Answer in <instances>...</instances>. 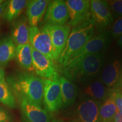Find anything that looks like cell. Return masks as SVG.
Instances as JSON below:
<instances>
[{
  "instance_id": "23",
  "label": "cell",
  "mask_w": 122,
  "mask_h": 122,
  "mask_svg": "<svg viewBox=\"0 0 122 122\" xmlns=\"http://www.w3.org/2000/svg\"><path fill=\"white\" fill-rule=\"evenodd\" d=\"M0 102L11 109L16 107L15 96L6 81L0 82Z\"/></svg>"
},
{
  "instance_id": "32",
  "label": "cell",
  "mask_w": 122,
  "mask_h": 122,
  "mask_svg": "<svg viewBox=\"0 0 122 122\" xmlns=\"http://www.w3.org/2000/svg\"><path fill=\"white\" fill-rule=\"evenodd\" d=\"M117 44H118V45L120 48L122 49V35L119 38L118 42H117Z\"/></svg>"
},
{
  "instance_id": "15",
  "label": "cell",
  "mask_w": 122,
  "mask_h": 122,
  "mask_svg": "<svg viewBox=\"0 0 122 122\" xmlns=\"http://www.w3.org/2000/svg\"><path fill=\"white\" fill-rule=\"evenodd\" d=\"M120 61L118 59L110 61L103 68L101 81L109 89H115L120 77Z\"/></svg>"
},
{
  "instance_id": "30",
  "label": "cell",
  "mask_w": 122,
  "mask_h": 122,
  "mask_svg": "<svg viewBox=\"0 0 122 122\" xmlns=\"http://www.w3.org/2000/svg\"><path fill=\"white\" fill-rule=\"evenodd\" d=\"M8 1H4L2 4H0V15L4 13L5 9L6 7Z\"/></svg>"
},
{
  "instance_id": "19",
  "label": "cell",
  "mask_w": 122,
  "mask_h": 122,
  "mask_svg": "<svg viewBox=\"0 0 122 122\" xmlns=\"http://www.w3.org/2000/svg\"><path fill=\"white\" fill-rule=\"evenodd\" d=\"M115 97V89H112L107 98L100 107L99 117L101 122H112L114 115L118 111Z\"/></svg>"
},
{
  "instance_id": "4",
  "label": "cell",
  "mask_w": 122,
  "mask_h": 122,
  "mask_svg": "<svg viewBox=\"0 0 122 122\" xmlns=\"http://www.w3.org/2000/svg\"><path fill=\"white\" fill-rule=\"evenodd\" d=\"M111 42V32L104 30L92 37L84 45L70 58L63 67L72 65L82 58L90 55L105 51Z\"/></svg>"
},
{
  "instance_id": "1",
  "label": "cell",
  "mask_w": 122,
  "mask_h": 122,
  "mask_svg": "<svg viewBox=\"0 0 122 122\" xmlns=\"http://www.w3.org/2000/svg\"><path fill=\"white\" fill-rule=\"evenodd\" d=\"M7 83L20 100L41 107L43 101L44 80L33 74L23 72L7 77Z\"/></svg>"
},
{
  "instance_id": "7",
  "label": "cell",
  "mask_w": 122,
  "mask_h": 122,
  "mask_svg": "<svg viewBox=\"0 0 122 122\" xmlns=\"http://www.w3.org/2000/svg\"><path fill=\"white\" fill-rule=\"evenodd\" d=\"M44 103L47 111L55 112L62 107V96L59 81L44 79Z\"/></svg>"
},
{
  "instance_id": "8",
  "label": "cell",
  "mask_w": 122,
  "mask_h": 122,
  "mask_svg": "<svg viewBox=\"0 0 122 122\" xmlns=\"http://www.w3.org/2000/svg\"><path fill=\"white\" fill-rule=\"evenodd\" d=\"M89 2L91 14L96 26L100 30L104 31V29L111 25L114 20L107 2L102 0H92Z\"/></svg>"
},
{
  "instance_id": "3",
  "label": "cell",
  "mask_w": 122,
  "mask_h": 122,
  "mask_svg": "<svg viewBox=\"0 0 122 122\" xmlns=\"http://www.w3.org/2000/svg\"><path fill=\"white\" fill-rule=\"evenodd\" d=\"M95 27V22L91 15L80 24L73 27L57 61L62 67L70 58L93 37Z\"/></svg>"
},
{
  "instance_id": "26",
  "label": "cell",
  "mask_w": 122,
  "mask_h": 122,
  "mask_svg": "<svg viewBox=\"0 0 122 122\" xmlns=\"http://www.w3.org/2000/svg\"><path fill=\"white\" fill-rule=\"evenodd\" d=\"M115 102L118 111L122 112V93L119 89H115Z\"/></svg>"
},
{
  "instance_id": "14",
  "label": "cell",
  "mask_w": 122,
  "mask_h": 122,
  "mask_svg": "<svg viewBox=\"0 0 122 122\" xmlns=\"http://www.w3.org/2000/svg\"><path fill=\"white\" fill-rule=\"evenodd\" d=\"M49 1L32 0L27 3V15L30 27H37L45 14Z\"/></svg>"
},
{
  "instance_id": "27",
  "label": "cell",
  "mask_w": 122,
  "mask_h": 122,
  "mask_svg": "<svg viewBox=\"0 0 122 122\" xmlns=\"http://www.w3.org/2000/svg\"><path fill=\"white\" fill-rule=\"evenodd\" d=\"M11 117L8 112L2 107H0V122H11Z\"/></svg>"
},
{
  "instance_id": "34",
  "label": "cell",
  "mask_w": 122,
  "mask_h": 122,
  "mask_svg": "<svg viewBox=\"0 0 122 122\" xmlns=\"http://www.w3.org/2000/svg\"><path fill=\"white\" fill-rule=\"evenodd\" d=\"M4 2V1H2V0H0V4H2V3H3Z\"/></svg>"
},
{
  "instance_id": "2",
  "label": "cell",
  "mask_w": 122,
  "mask_h": 122,
  "mask_svg": "<svg viewBox=\"0 0 122 122\" xmlns=\"http://www.w3.org/2000/svg\"><path fill=\"white\" fill-rule=\"evenodd\" d=\"M106 51L92 54L82 58L72 65L63 67V73L71 80L86 82L100 74L105 62Z\"/></svg>"
},
{
  "instance_id": "21",
  "label": "cell",
  "mask_w": 122,
  "mask_h": 122,
  "mask_svg": "<svg viewBox=\"0 0 122 122\" xmlns=\"http://www.w3.org/2000/svg\"><path fill=\"white\" fill-rule=\"evenodd\" d=\"M16 45L11 37H6L0 42V66H5L15 58Z\"/></svg>"
},
{
  "instance_id": "6",
  "label": "cell",
  "mask_w": 122,
  "mask_h": 122,
  "mask_svg": "<svg viewBox=\"0 0 122 122\" xmlns=\"http://www.w3.org/2000/svg\"><path fill=\"white\" fill-rule=\"evenodd\" d=\"M33 68L38 76L48 80L59 81L61 77L54 61L31 47Z\"/></svg>"
},
{
  "instance_id": "28",
  "label": "cell",
  "mask_w": 122,
  "mask_h": 122,
  "mask_svg": "<svg viewBox=\"0 0 122 122\" xmlns=\"http://www.w3.org/2000/svg\"><path fill=\"white\" fill-rule=\"evenodd\" d=\"M112 122H122V112L117 111L114 115Z\"/></svg>"
},
{
  "instance_id": "12",
  "label": "cell",
  "mask_w": 122,
  "mask_h": 122,
  "mask_svg": "<svg viewBox=\"0 0 122 122\" xmlns=\"http://www.w3.org/2000/svg\"><path fill=\"white\" fill-rule=\"evenodd\" d=\"M100 102L92 98L83 101L77 107L76 114L80 122H101L99 117Z\"/></svg>"
},
{
  "instance_id": "13",
  "label": "cell",
  "mask_w": 122,
  "mask_h": 122,
  "mask_svg": "<svg viewBox=\"0 0 122 122\" xmlns=\"http://www.w3.org/2000/svg\"><path fill=\"white\" fill-rule=\"evenodd\" d=\"M20 108L26 122H50L48 111L41 107L28 102L25 99L20 100Z\"/></svg>"
},
{
  "instance_id": "33",
  "label": "cell",
  "mask_w": 122,
  "mask_h": 122,
  "mask_svg": "<svg viewBox=\"0 0 122 122\" xmlns=\"http://www.w3.org/2000/svg\"><path fill=\"white\" fill-rule=\"evenodd\" d=\"M52 122H66L64 120L60 119H56L53 120Z\"/></svg>"
},
{
  "instance_id": "9",
  "label": "cell",
  "mask_w": 122,
  "mask_h": 122,
  "mask_svg": "<svg viewBox=\"0 0 122 122\" xmlns=\"http://www.w3.org/2000/svg\"><path fill=\"white\" fill-rule=\"evenodd\" d=\"M69 14L67 25L74 27L91 16L90 2L86 0H67L65 1Z\"/></svg>"
},
{
  "instance_id": "5",
  "label": "cell",
  "mask_w": 122,
  "mask_h": 122,
  "mask_svg": "<svg viewBox=\"0 0 122 122\" xmlns=\"http://www.w3.org/2000/svg\"><path fill=\"white\" fill-rule=\"evenodd\" d=\"M29 41L31 47L53 61H58L48 32L45 27H30Z\"/></svg>"
},
{
  "instance_id": "16",
  "label": "cell",
  "mask_w": 122,
  "mask_h": 122,
  "mask_svg": "<svg viewBox=\"0 0 122 122\" xmlns=\"http://www.w3.org/2000/svg\"><path fill=\"white\" fill-rule=\"evenodd\" d=\"M26 17L23 16L15 21L13 25L11 39L15 45H23L29 44V28Z\"/></svg>"
},
{
  "instance_id": "11",
  "label": "cell",
  "mask_w": 122,
  "mask_h": 122,
  "mask_svg": "<svg viewBox=\"0 0 122 122\" xmlns=\"http://www.w3.org/2000/svg\"><path fill=\"white\" fill-rule=\"evenodd\" d=\"M48 32L56 56L58 60L65 48L70 34V27L68 25H51L46 24L44 26Z\"/></svg>"
},
{
  "instance_id": "35",
  "label": "cell",
  "mask_w": 122,
  "mask_h": 122,
  "mask_svg": "<svg viewBox=\"0 0 122 122\" xmlns=\"http://www.w3.org/2000/svg\"><path fill=\"white\" fill-rule=\"evenodd\" d=\"M80 122V121H76V122Z\"/></svg>"
},
{
  "instance_id": "17",
  "label": "cell",
  "mask_w": 122,
  "mask_h": 122,
  "mask_svg": "<svg viewBox=\"0 0 122 122\" xmlns=\"http://www.w3.org/2000/svg\"><path fill=\"white\" fill-rule=\"evenodd\" d=\"M112 90L105 86L101 80H95L84 88V93L100 102L105 101Z\"/></svg>"
},
{
  "instance_id": "18",
  "label": "cell",
  "mask_w": 122,
  "mask_h": 122,
  "mask_svg": "<svg viewBox=\"0 0 122 122\" xmlns=\"http://www.w3.org/2000/svg\"><path fill=\"white\" fill-rule=\"evenodd\" d=\"M59 82L62 96V107H67L75 102L78 90L75 84L64 76H61Z\"/></svg>"
},
{
  "instance_id": "29",
  "label": "cell",
  "mask_w": 122,
  "mask_h": 122,
  "mask_svg": "<svg viewBox=\"0 0 122 122\" xmlns=\"http://www.w3.org/2000/svg\"><path fill=\"white\" fill-rule=\"evenodd\" d=\"M0 82H5V71L2 67L0 66Z\"/></svg>"
},
{
  "instance_id": "10",
  "label": "cell",
  "mask_w": 122,
  "mask_h": 122,
  "mask_svg": "<svg viewBox=\"0 0 122 122\" xmlns=\"http://www.w3.org/2000/svg\"><path fill=\"white\" fill-rule=\"evenodd\" d=\"M69 14L65 1L55 0L49 3L44 20L46 24L65 25L69 19Z\"/></svg>"
},
{
  "instance_id": "25",
  "label": "cell",
  "mask_w": 122,
  "mask_h": 122,
  "mask_svg": "<svg viewBox=\"0 0 122 122\" xmlns=\"http://www.w3.org/2000/svg\"><path fill=\"white\" fill-rule=\"evenodd\" d=\"M111 35L114 39H119L122 35V16L117 18L112 24Z\"/></svg>"
},
{
  "instance_id": "36",
  "label": "cell",
  "mask_w": 122,
  "mask_h": 122,
  "mask_svg": "<svg viewBox=\"0 0 122 122\" xmlns=\"http://www.w3.org/2000/svg\"><path fill=\"white\" fill-rule=\"evenodd\" d=\"M121 92H122V91H121Z\"/></svg>"
},
{
  "instance_id": "24",
  "label": "cell",
  "mask_w": 122,
  "mask_h": 122,
  "mask_svg": "<svg viewBox=\"0 0 122 122\" xmlns=\"http://www.w3.org/2000/svg\"><path fill=\"white\" fill-rule=\"evenodd\" d=\"M112 16L118 18L122 16V0L107 1Z\"/></svg>"
},
{
  "instance_id": "22",
  "label": "cell",
  "mask_w": 122,
  "mask_h": 122,
  "mask_svg": "<svg viewBox=\"0 0 122 122\" xmlns=\"http://www.w3.org/2000/svg\"><path fill=\"white\" fill-rule=\"evenodd\" d=\"M28 1L25 0H11L8 1L2 16L8 22L15 20L26 6Z\"/></svg>"
},
{
  "instance_id": "20",
  "label": "cell",
  "mask_w": 122,
  "mask_h": 122,
  "mask_svg": "<svg viewBox=\"0 0 122 122\" xmlns=\"http://www.w3.org/2000/svg\"><path fill=\"white\" fill-rule=\"evenodd\" d=\"M15 58L18 63L24 69L28 71L34 70L32 63L31 46L30 44L16 46Z\"/></svg>"
},
{
  "instance_id": "31",
  "label": "cell",
  "mask_w": 122,
  "mask_h": 122,
  "mask_svg": "<svg viewBox=\"0 0 122 122\" xmlns=\"http://www.w3.org/2000/svg\"><path fill=\"white\" fill-rule=\"evenodd\" d=\"M115 89H122V74L120 76L118 82L117 83V86Z\"/></svg>"
}]
</instances>
